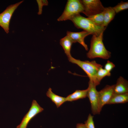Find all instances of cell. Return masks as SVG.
<instances>
[{
    "instance_id": "obj_2",
    "label": "cell",
    "mask_w": 128,
    "mask_h": 128,
    "mask_svg": "<svg viewBox=\"0 0 128 128\" xmlns=\"http://www.w3.org/2000/svg\"><path fill=\"white\" fill-rule=\"evenodd\" d=\"M73 23L75 26L91 33L92 35L98 36L104 32L106 27L100 26L94 24L87 18L81 15L80 14L74 16L69 20Z\"/></svg>"
},
{
    "instance_id": "obj_7",
    "label": "cell",
    "mask_w": 128,
    "mask_h": 128,
    "mask_svg": "<svg viewBox=\"0 0 128 128\" xmlns=\"http://www.w3.org/2000/svg\"><path fill=\"white\" fill-rule=\"evenodd\" d=\"M96 86L91 81H89L87 97L90 103L92 113L94 115L100 113L99 109L98 91L96 90Z\"/></svg>"
},
{
    "instance_id": "obj_19",
    "label": "cell",
    "mask_w": 128,
    "mask_h": 128,
    "mask_svg": "<svg viewBox=\"0 0 128 128\" xmlns=\"http://www.w3.org/2000/svg\"><path fill=\"white\" fill-rule=\"evenodd\" d=\"M113 8L116 13H118L121 11L128 9V1L124 2L122 1Z\"/></svg>"
},
{
    "instance_id": "obj_14",
    "label": "cell",
    "mask_w": 128,
    "mask_h": 128,
    "mask_svg": "<svg viewBox=\"0 0 128 128\" xmlns=\"http://www.w3.org/2000/svg\"><path fill=\"white\" fill-rule=\"evenodd\" d=\"M60 43L68 58L71 56L70 51L72 46L73 42L71 39L66 35L60 39Z\"/></svg>"
},
{
    "instance_id": "obj_22",
    "label": "cell",
    "mask_w": 128,
    "mask_h": 128,
    "mask_svg": "<svg viewBox=\"0 0 128 128\" xmlns=\"http://www.w3.org/2000/svg\"><path fill=\"white\" fill-rule=\"evenodd\" d=\"M115 66V65L113 63L108 60L105 65L104 69L107 71L110 72Z\"/></svg>"
},
{
    "instance_id": "obj_21",
    "label": "cell",
    "mask_w": 128,
    "mask_h": 128,
    "mask_svg": "<svg viewBox=\"0 0 128 128\" xmlns=\"http://www.w3.org/2000/svg\"><path fill=\"white\" fill-rule=\"evenodd\" d=\"M38 6V15H40L42 14V8L43 6H46L48 5V2L47 0H37Z\"/></svg>"
},
{
    "instance_id": "obj_23",
    "label": "cell",
    "mask_w": 128,
    "mask_h": 128,
    "mask_svg": "<svg viewBox=\"0 0 128 128\" xmlns=\"http://www.w3.org/2000/svg\"><path fill=\"white\" fill-rule=\"evenodd\" d=\"M76 128H86V127L85 124L78 123L76 125Z\"/></svg>"
},
{
    "instance_id": "obj_3",
    "label": "cell",
    "mask_w": 128,
    "mask_h": 128,
    "mask_svg": "<svg viewBox=\"0 0 128 128\" xmlns=\"http://www.w3.org/2000/svg\"><path fill=\"white\" fill-rule=\"evenodd\" d=\"M68 59L70 62L77 65L81 68L87 74L89 80L91 81L96 86H97L96 75L98 70L102 65L95 60L82 61L75 59L72 56Z\"/></svg>"
},
{
    "instance_id": "obj_16",
    "label": "cell",
    "mask_w": 128,
    "mask_h": 128,
    "mask_svg": "<svg viewBox=\"0 0 128 128\" xmlns=\"http://www.w3.org/2000/svg\"><path fill=\"white\" fill-rule=\"evenodd\" d=\"M103 13V26L106 27L109 23L114 18L116 13L113 7H111L105 8Z\"/></svg>"
},
{
    "instance_id": "obj_17",
    "label": "cell",
    "mask_w": 128,
    "mask_h": 128,
    "mask_svg": "<svg viewBox=\"0 0 128 128\" xmlns=\"http://www.w3.org/2000/svg\"><path fill=\"white\" fill-rule=\"evenodd\" d=\"M87 18L96 25L103 27V11L101 13L89 16Z\"/></svg>"
},
{
    "instance_id": "obj_5",
    "label": "cell",
    "mask_w": 128,
    "mask_h": 128,
    "mask_svg": "<svg viewBox=\"0 0 128 128\" xmlns=\"http://www.w3.org/2000/svg\"><path fill=\"white\" fill-rule=\"evenodd\" d=\"M84 8L83 13L87 17L103 12L105 7L99 0H80Z\"/></svg>"
},
{
    "instance_id": "obj_1",
    "label": "cell",
    "mask_w": 128,
    "mask_h": 128,
    "mask_svg": "<svg viewBox=\"0 0 128 128\" xmlns=\"http://www.w3.org/2000/svg\"><path fill=\"white\" fill-rule=\"evenodd\" d=\"M103 32L98 36L92 35L91 41L90 48L87 54L89 58H99L108 59L110 57L111 53L106 49L103 42Z\"/></svg>"
},
{
    "instance_id": "obj_20",
    "label": "cell",
    "mask_w": 128,
    "mask_h": 128,
    "mask_svg": "<svg viewBox=\"0 0 128 128\" xmlns=\"http://www.w3.org/2000/svg\"><path fill=\"white\" fill-rule=\"evenodd\" d=\"M93 118V116L89 114L87 120L85 122L86 128H95Z\"/></svg>"
},
{
    "instance_id": "obj_8",
    "label": "cell",
    "mask_w": 128,
    "mask_h": 128,
    "mask_svg": "<svg viewBox=\"0 0 128 128\" xmlns=\"http://www.w3.org/2000/svg\"><path fill=\"white\" fill-rule=\"evenodd\" d=\"M43 110L44 109L41 107L36 101L33 100L29 110L24 116L20 124L17 126L16 128H26L30 120Z\"/></svg>"
},
{
    "instance_id": "obj_15",
    "label": "cell",
    "mask_w": 128,
    "mask_h": 128,
    "mask_svg": "<svg viewBox=\"0 0 128 128\" xmlns=\"http://www.w3.org/2000/svg\"><path fill=\"white\" fill-rule=\"evenodd\" d=\"M88 89L82 90H77L66 97V101H72L86 98L87 97Z\"/></svg>"
},
{
    "instance_id": "obj_6",
    "label": "cell",
    "mask_w": 128,
    "mask_h": 128,
    "mask_svg": "<svg viewBox=\"0 0 128 128\" xmlns=\"http://www.w3.org/2000/svg\"><path fill=\"white\" fill-rule=\"evenodd\" d=\"M23 1V0L22 1L9 5L0 14V26L7 33L9 32L10 22L13 13Z\"/></svg>"
},
{
    "instance_id": "obj_12",
    "label": "cell",
    "mask_w": 128,
    "mask_h": 128,
    "mask_svg": "<svg viewBox=\"0 0 128 128\" xmlns=\"http://www.w3.org/2000/svg\"><path fill=\"white\" fill-rule=\"evenodd\" d=\"M47 96L50 99L57 108L66 101V97L58 95L54 93L52 89L50 88L46 93Z\"/></svg>"
},
{
    "instance_id": "obj_9",
    "label": "cell",
    "mask_w": 128,
    "mask_h": 128,
    "mask_svg": "<svg viewBox=\"0 0 128 128\" xmlns=\"http://www.w3.org/2000/svg\"><path fill=\"white\" fill-rule=\"evenodd\" d=\"M114 85H107L98 91L99 109L100 112L104 105L107 104L114 93Z\"/></svg>"
},
{
    "instance_id": "obj_4",
    "label": "cell",
    "mask_w": 128,
    "mask_h": 128,
    "mask_svg": "<svg viewBox=\"0 0 128 128\" xmlns=\"http://www.w3.org/2000/svg\"><path fill=\"white\" fill-rule=\"evenodd\" d=\"M84 8L80 0H68L62 15L57 19L58 21L70 20L75 15L83 13Z\"/></svg>"
},
{
    "instance_id": "obj_13",
    "label": "cell",
    "mask_w": 128,
    "mask_h": 128,
    "mask_svg": "<svg viewBox=\"0 0 128 128\" xmlns=\"http://www.w3.org/2000/svg\"><path fill=\"white\" fill-rule=\"evenodd\" d=\"M128 102V93L123 94L113 93L107 104L124 103Z\"/></svg>"
},
{
    "instance_id": "obj_11",
    "label": "cell",
    "mask_w": 128,
    "mask_h": 128,
    "mask_svg": "<svg viewBox=\"0 0 128 128\" xmlns=\"http://www.w3.org/2000/svg\"><path fill=\"white\" fill-rule=\"evenodd\" d=\"M128 93V82L123 77L120 76L114 85V93L123 94Z\"/></svg>"
},
{
    "instance_id": "obj_10",
    "label": "cell",
    "mask_w": 128,
    "mask_h": 128,
    "mask_svg": "<svg viewBox=\"0 0 128 128\" xmlns=\"http://www.w3.org/2000/svg\"><path fill=\"white\" fill-rule=\"evenodd\" d=\"M66 34L71 39L73 43L78 42L82 45L86 50H88L87 46L85 43L84 39L87 36L92 35L91 33L84 30L75 32L67 31Z\"/></svg>"
},
{
    "instance_id": "obj_18",
    "label": "cell",
    "mask_w": 128,
    "mask_h": 128,
    "mask_svg": "<svg viewBox=\"0 0 128 128\" xmlns=\"http://www.w3.org/2000/svg\"><path fill=\"white\" fill-rule=\"evenodd\" d=\"M102 66L98 70L96 75V79L97 85H99L101 80L105 77L110 76L111 75L110 72H109L104 69Z\"/></svg>"
}]
</instances>
